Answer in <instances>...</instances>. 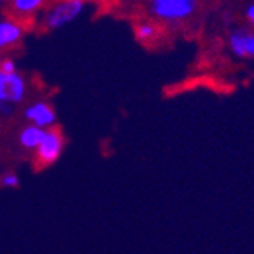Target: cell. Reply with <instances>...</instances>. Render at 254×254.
Segmentation results:
<instances>
[{
    "mask_svg": "<svg viewBox=\"0 0 254 254\" xmlns=\"http://www.w3.org/2000/svg\"><path fill=\"white\" fill-rule=\"evenodd\" d=\"M85 3L82 0H65L60 2L51 9H48L44 15V26L48 29H60L68 23H72L75 18H78L84 9Z\"/></svg>",
    "mask_w": 254,
    "mask_h": 254,
    "instance_id": "2",
    "label": "cell"
},
{
    "mask_svg": "<svg viewBox=\"0 0 254 254\" xmlns=\"http://www.w3.org/2000/svg\"><path fill=\"white\" fill-rule=\"evenodd\" d=\"M199 3L193 0H152L148 3V12L158 21L181 23L198 11Z\"/></svg>",
    "mask_w": 254,
    "mask_h": 254,
    "instance_id": "1",
    "label": "cell"
},
{
    "mask_svg": "<svg viewBox=\"0 0 254 254\" xmlns=\"http://www.w3.org/2000/svg\"><path fill=\"white\" fill-rule=\"evenodd\" d=\"M134 35L140 43H151L160 35V29L154 21H142L135 25Z\"/></svg>",
    "mask_w": 254,
    "mask_h": 254,
    "instance_id": "9",
    "label": "cell"
},
{
    "mask_svg": "<svg viewBox=\"0 0 254 254\" xmlns=\"http://www.w3.org/2000/svg\"><path fill=\"white\" fill-rule=\"evenodd\" d=\"M228 48L242 60H254V32L250 29H232L228 32Z\"/></svg>",
    "mask_w": 254,
    "mask_h": 254,
    "instance_id": "5",
    "label": "cell"
},
{
    "mask_svg": "<svg viewBox=\"0 0 254 254\" xmlns=\"http://www.w3.org/2000/svg\"><path fill=\"white\" fill-rule=\"evenodd\" d=\"M23 28L17 21L0 20V49L17 44L23 38Z\"/></svg>",
    "mask_w": 254,
    "mask_h": 254,
    "instance_id": "7",
    "label": "cell"
},
{
    "mask_svg": "<svg viewBox=\"0 0 254 254\" xmlns=\"http://www.w3.org/2000/svg\"><path fill=\"white\" fill-rule=\"evenodd\" d=\"M2 63H3V60H2V57H0V67H2Z\"/></svg>",
    "mask_w": 254,
    "mask_h": 254,
    "instance_id": "14",
    "label": "cell"
},
{
    "mask_svg": "<svg viewBox=\"0 0 254 254\" xmlns=\"http://www.w3.org/2000/svg\"><path fill=\"white\" fill-rule=\"evenodd\" d=\"M0 72L5 73V75H12L17 73V65L12 60H3L2 67H0Z\"/></svg>",
    "mask_w": 254,
    "mask_h": 254,
    "instance_id": "12",
    "label": "cell"
},
{
    "mask_svg": "<svg viewBox=\"0 0 254 254\" xmlns=\"http://www.w3.org/2000/svg\"><path fill=\"white\" fill-rule=\"evenodd\" d=\"M64 148V138L63 132L58 128H49L46 129V135L43 142L37 148V165L40 168L51 166L60 158Z\"/></svg>",
    "mask_w": 254,
    "mask_h": 254,
    "instance_id": "3",
    "label": "cell"
},
{
    "mask_svg": "<svg viewBox=\"0 0 254 254\" xmlns=\"http://www.w3.org/2000/svg\"><path fill=\"white\" fill-rule=\"evenodd\" d=\"M245 18L248 20L250 25L254 28V3H251V5H248L245 8Z\"/></svg>",
    "mask_w": 254,
    "mask_h": 254,
    "instance_id": "13",
    "label": "cell"
},
{
    "mask_svg": "<svg viewBox=\"0 0 254 254\" xmlns=\"http://www.w3.org/2000/svg\"><path fill=\"white\" fill-rule=\"evenodd\" d=\"M46 135V129L38 128L35 125H28L20 132V143L26 149H37Z\"/></svg>",
    "mask_w": 254,
    "mask_h": 254,
    "instance_id": "8",
    "label": "cell"
},
{
    "mask_svg": "<svg viewBox=\"0 0 254 254\" xmlns=\"http://www.w3.org/2000/svg\"><path fill=\"white\" fill-rule=\"evenodd\" d=\"M0 183H2V186L3 188H18V184H20V180L15 174H5L2 177V180H0Z\"/></svg>",
    "mask_w": 254,
    "mask_h": 254,
    "instance_id": "11",
    "label": "cell"
},
{
    "mask_svg": "<svg viewBox=\"0 0 254 254\" xmlns=\"http://www.w3.org/2000/svg\"><path fill=\"white\" fill-rule=\"evenodd\" d=\"M44 5H46L44 0H14L11 3L14 12L20 15H31L40 11Z\"/></svg>",
    "mask_w": 254,
    "mask_h": 254,
    "instance_id": "10",
    "label": "cell"
},
{
    "mask_svg": "<svg viewBox=\"0 0 254 254\" xmlns=\"http://www.w3.org/2000/svg\"><path fill=\"white\" fill-rule=\"evenodd\" d=\"M26 95L25 78L18 73L5 75L0 72V107L6 104H20Z\"/></svg>",
    "mask_w": 254,
    "mask_h": 254,
    "instance_id": "4",
    "label": "cell"
},
{
    "mask_svg": "<svg viewBox=\"0 0 254 254\" xmlns=\"http://www.w3.org/2000/svg\"><path fill=\"white\" fill-rule=\"evenodd\" d=\"M25 118L31 122V125L46 129V128L54 127L57 121V114L49 104L35 102L25 110Z\"/></svg>",
    "mask_w": 254,
    "mask_h": 254,
    "instance_id": "6",
    "label": "cell"
}]
</instances>
